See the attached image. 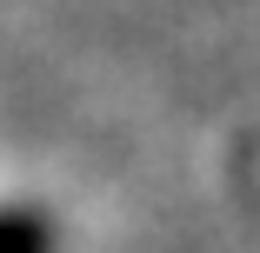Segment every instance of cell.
Returning <instances> with one entry per match:
<instances>
[{"label": "cell", "mask_w": 260, "mask_h": 253, "mask_svg": "<svg viewBox=\"0 0 260 253\" xmlns=\"http://www.w3.org/2000/svg\"><path fill=\"white\" fill-rule=\"evenodd\" d=\"M0 253H54V220L34 207H7L0 213Z\"/></svg>", "instance_id": "1"}]
</instances>
